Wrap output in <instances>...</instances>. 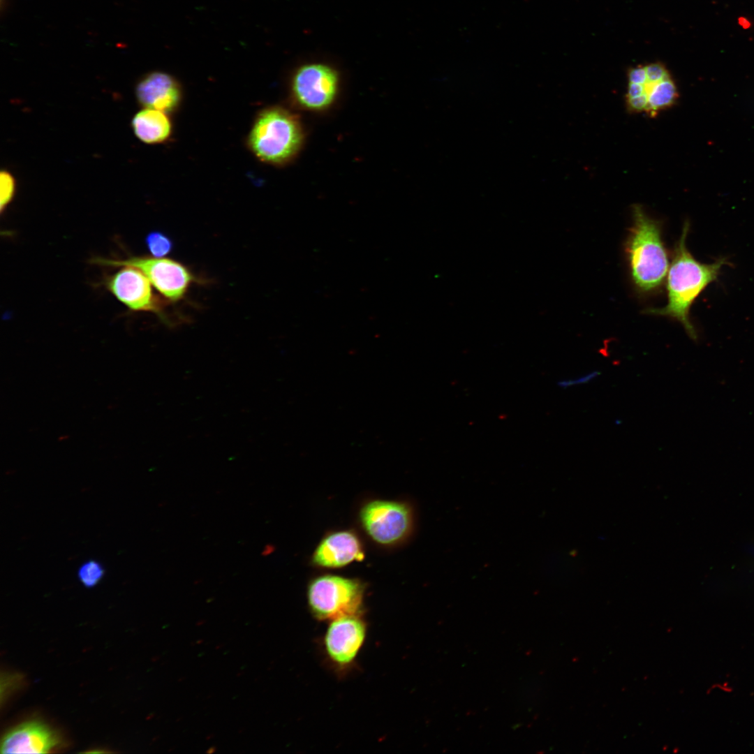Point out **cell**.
Segmentation results:
<instances>
[{"label":"cell","instance_id":"obj_1","mask_svg":"<svg viewBox=\"0 0 754 754\" xmlns=\"http://www.w3.org/2000/svg\"><path fill=\"white\" fill-rule=\"evenodd\" d=\"M688 230L689 224L686 223L674 247L667 272L666 305L661 308L647 309L644 313L674 318L683 325L692 339H695L697 334L689 316L690 307L704 289L718 279L727 261L725 258L710 264L697 260L686 246Z\"/></svg>","mask_w":754,"mask_h":754},{"label":"cell","instance_id":"obj_14","mask_svg":"<svg viewBox=\"0 0 754 754\" xmlns=\"http://www.w3.org/2000/svg\"><path fill=\"white\" fill-rule=\"evenodd\" d=\"M145 244L151 254L155 258H163L173 248L172 241L159 231L149 232L145 237Z\"/></svg>","mask_w":754,"mask_h":754},{"label":"cell","instance_id":"obj_7","mask_svg":"<svg viewBox=\"0 0 754 754\" xmlns=\"http://www.w3.org/2000/svg\"><path fill=\"white\" fill-rule=\"evenodd\" d=\"M339 84L337 72L321 63L306 64L297 68L291 81L296 101L302 106L320 110L334 101Z\"/></svg>","mask_w":754,"mask_h":754},{"label":"cell","instance_id":"obj_9","mask_svg":"<svg viewBox=\"0 0 754 754\" xmlns=\"http://www.w3.org/2000/svg\"><path fill=\"white\" fill-rule=\"evenodd\" d=\"M119 267L105 279L106 288L132 311L160 312L161 302L154 294L147 276L133 267Z\"/></svg>","mask_w":754,"mask_h":754},{"label":"cell","instance_id":"obj_2","mask_svg":"<svg viewBox=\"0 0 754 754\" xmlns=\"http://www.w3.org/2000/svg\"><path fill=\"white\" fill-rule=\"evenodd\" d=\"M632 216L626 242L632 281L640 294H652L660 290L669 270L661 225L639 204L632 206Z\"/></svg>","mask_w":754,"mask_h":754},{"label":"cell","instance_id":"obj_10","mask_svg":"<svg viewBox=\"0 0 754 754\" xmlns=\"http://www.w3.org/2000/svg\"><path fill=\"white\" fill-rule=\"evenodd\" d=\"M135 96L144 108L170 114L176 112L181 105L183 91L178 80L172 75L153 71L145 75L138 82Z\"/></svg>","mask_w":754,"mask_h":754},{"label":"cell","instance_id":"obj_11","mask_svg":"<svg viewBox=\"0 0 754 754\" xmlns=\"http://www.w3.org/2000/svg\"><path fill=\"white\" fill-rule=\"evenodd\" d=\"M61 743L57 733L38 721L22 723L8 731L1 741V753H45Z\"/></svg>","mask_w":754,"mask_h":754},{"label":"cell","instance_id":"obj_4","mask_svg":"<svg viewBox=\"0 0 754 754\" xmlns=\"http://www.w3.org/2000/svg\"><path fill=\"white\" fill-rule=\"evenodd\" d=\"M364 589L357 579L334 575H325L311 582L307 601L313 616L319 621L359 614Z\"/></svg>","mask_w":754,"mask_h":754},{"label":"cell","instance_id":"obj_6","mask_svg":"<svg viewBox=\"0 0 754 754\" xmlns=\"http://www.w3.org/2000/svg\"><path fill=\"white\" fill-rule=\"evenodd\" d=\"M91 263L108 267L131 266L142 272L165 297L177 301L186 293L193 277L179 262L168 258L133 256L124 260L96 258Z\"/></svg>","mask_w":754,"mask_h":754},{"label":"cell","instance_id":"obj_16","mask_svg":"<svg viewBox=\"0 0 754 754\" xmlns=\"http://www.w3.org/2000/svg\"><path fill=\"white\" fill-rule=\"evenodd\" d=\"M0 183V210L2 214L15 195V181L10 172L4 170L1 172Z\"/></svg>","mask_w":754,"mask_h":754},{"label":"cell","instance_id":"obj_13","mask_svg":"<svg viewBox=\"0 0 754 754\" xmlns=\"http://www.w3.org/2000/svg\"><path fill=\"white\" fill-rule=\"evenodd\" d=\"M135 135L149 145L161 144L170 139L172 124L168 114L145 108L135 114L131 122Z\"/></svg>","mask_w":754,"mask_h":754},{"label":"cell","instance_id":"obj_12","mask_svg":"<svg viewBox=\"0 0 754 754\" xmlns=\"http://www.w3.org/2000/svg\"><path fill=\"white\" fill-rule=\"evenodd\" d=\"M364 557L361 542L350 531L332 533L325 537L315 549L313 563L327 568L343 567Z\"/></svg>","mask_w":754,"mask_h":754},{"label":"cell","instance_id":"obj_3","mask_svg":"<svg viewBox=\"0 0 754 754\" xmlns=\"http://www.w3.org/2000/svg\"><path fill=\"white\" fill-rule=\"evenodd\" d=\"M302 141L303 131L297 117L280 106H269L257 113L246 143L262 163L280 165L295 156Z\"/></svg>","mask_w":754,"mask_h":754},{"label":"cell","instance_id":"obj_15","mask_svg":"<svg viewBox=\"0 0 754 754\" xmlns=\"http://www.w3.org/2000/svg\"><path fill=\"white\" fill-rule=\"evenodd\" d=\"M103 575L104 569L102 565L95 560L84 562L77 571L79 581L87 588L95 586L101 580Z\"/></svg>","mask_w":754,"mask_h":754},{"label":"cell","instance_id":"obj_5","mask_svg":"<svg viewBox=\"0 0 754 754\" xmlns=\"http://www.w3.org/2000/svg\"><path fill=\"white\" fill-rule=\"evenodd\" d=\"M360 520L367 535L382 545L403 541L413 526L411 508L393 501L375 500L366 503L360 510Z\"/></svg>","mask_w":754,"mask_h":754},{"label":"cell","instance_id":"obj_8","mask_svg":"<svg viewBox=\"0 0 754 754\" xmlns=\"http://www.w3.org/2000/svg\"><path fill=\"white\" fill-rule=\"evenodd\" d=\"M366 636L367 624L359 614L334 619L324 635L325 651L333 664L348 667L356 659Z\"/></svg>","mask_w":754,"mask_h":754}]
</instances>
